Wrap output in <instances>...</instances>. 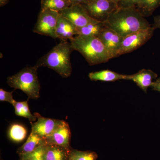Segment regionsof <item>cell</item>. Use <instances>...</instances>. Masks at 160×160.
I'll list each match as a JSON object with an SVG mask.
<instances>
[{
    "label": "cell",
    "mask_w": 160,
    "mask_h": 160,
    "mask_svg": "<svg viewBox=\"0 0 160 160\" xmlns=\"http://www.w3.org/2000/svg\"><path fill=\"white\" fill-rule=\"evenodd\" d=\"M105 23L106 27L123 38L151 26L135 8L118 7L112 12Z\"/></svg>",
    "instance_id": "obj_1"
},
{
    "label": "cell",
    "mask_w": 160,
    "mask_h": 160,
    "mask_svg": "<svg viewBox=\"0 0 160 160\" xmlns=\"http://www.w3.org/2000/svg\"><path fill=\"white\" fill-rule=\"evenodd\" d=\"M69 41L72 49L79 52L90 66L106 63L112 58L102 41L96 37L78 35Z\"/></svg>",
    "instance_id": "obj_2"
},
{
    "label": "cell",
    "mask_w": 160,
    "mask_h": 160,
    "mask_svg": "<svg viewBox=\"0 0 160 160\" xmlns=\"http://www.w3.org/2000/svg\"><path fill=\"white\" fill-rule=\"evenodd\" d=\"M73 51L70 42L61 40L51 50L38 60L36 66L52 69L63 78L71 76L72 72L70 55Z\"/></svg>",
    "instance_id": "obj_3"
},
{
    "label": "cell",
    "mask_w": 160,
    "mask_h": 160,
    "mask_svg": "<svg viewBox=\"0 0 160 160\" xmlns=\"http://www.w3.org/2000/svg\"><path fill=\"white\" fill-rule=\"evenodd\" d=\"M38 67L36 65L24 68L16 74L7 78V83L14 89H20L28 98L38 100L40 98L41 85L38 75Z\"/></svg>",
    "instance_id": "obj_4"
},
{
    "label": "cell",
    "mask_w": 160,
    "mask_h": 160,
    "mask_svg": "<svg viewBox=\"0 0 160 160\" xmlns=\"http://www.w3.org/2000/svg\"><path fill=\"white\" fill-rule=\"evenodd\" d=\"M59 12L48 9H41L33 31L38 34L58 38L56 33Z\"/></svg>",
    "instance_id": "obj_5"
},
{
    "label": "cell",
    "mask_w": 160,
    "mask_h": 160,
    "mask_svg": "<svg viewBox=\"0 0 160 160\" xmlns=\"http://www.w3.org/2000/svg\"><path fill=\"white\" fill-rule=\"evenodd\" d=\"M155 29L151 26L123 38L118 57L134 51L146 44L152 37Z\"/></svg>",
    "instance_id": "obj_6"
},
{
    "label": "cell",
    "mask_w": 160,
    "mask_h": 160,
    "mask_svg": "<svg viewBox=\"0 0 160 160\" xmlns=\"http://www.w3.org/2000/svg\"><path fill=\"white\" fill-rule=\"evenodd\" d=\"M82 5L91 18L102 22H105L112 12L118 8L117 3L110 0H89Z\"/></svg>",
    "instance_id": "obj_7"
},
{
    "label": "cell",
    "mask_w": 160,
    "mask_h": 160,
    "mask_svg": "<svg viewBox=\"0 0 160 160\" xmlns=\"http://www.w3.org/2000/svg\"><path fill=\"white\" fill-rule=\"evenodd\" d=\"M59 13L77 27H82L91 23L99 22L91 18L82 4L71 5Z\"/></svg>",
    "instance_id": "obj_8"
},
{
    "label": "cell",
    "mask_w": 160,
    "mask_h": 160,
    "mask_svg": "<svg viewBox=\"0 0 160 160\" xmlns=\"http://www.w3.org/2000/svg\"><path fill=\"white\" fill-rule=\"evenodd\" d=\"M34 115L36 117L37 121L31 122V131L44 139L52 134L63 121L45 118L38 112H35Z\"/></svg>",
    "instance_id": "obj_9"
},
{
    "label": "cell",
    "mask_w": 160,
    "mask_h": 160,
    "mask_svg": "<svg viewBox=\"0 0 160 160\" xmlns=\"http://www.w3.org/2000/svg\"><path fill=\"white\" fill-rule=\"evenodd\" d=\"M71 136L69 124L63 121L57 129L45 139L47 145H57L70 150Z\"/></svg>",
    "instance_id": "obj_10"
},
{
    "label": "cell",
    "mask_w": 160,
    "mask_h": 160,
    "mask_svg": "<svg viewBox=\"0 0 160 160\" xmlns=\"http://www.w3.org/2000/svg\"><path fill=\"white\" fill-rule=\"evenodd\" d=\"M98 38L102 41L112 58L118 57V52L123 38L122 37L106 26Z\"/></svg>",
    "instance_id": "obj_11"
},
{
    "label": "cell",
    "mask_w": 160,
    "mask_h": 160,
    "mask_svg": "<svg viewBox=\"0 0 160 160\" xmlns=\"http://www.w3.org/2000/svg\"><path fill=\"white\" fill-rule=\"evenodd\" d=\"M158 75L150 69H142L132 75H126V80L134 82L145 92L151 87L153 80L156 79Z\"/></svg>",
    "instance_id": "obj_12"
},
{
    "label": "cell",
    "mask_w": 160,
    "mask_h": 160,
    "mask_svg": "<svg viewBox=\"0 0 160 160\" xmlns=\"http://www.w3.org/2000/svg\"><path fill=\"white\" fill-rule=\"evenodd\" d=\"M56 33L58 38L67 41L77 35V27L60 13L57 23Z\"/></svg>",
    "instance_id": "obj_13"
},
{
    "label": "cell",
    "mask_w": 160,
    "mask_h": 160,
    "mask_svg": "<svg viewBox=\"0 0 160 160\" xmlns=\"http://www.w3.org/2000/svg\"><path fill=\"white\" fill-rule=\"evenodd\" d=\"M71 149L62 146L54 145H46L43 154L44 160H69Z\"/></svg>",
    "instance_id": "obj_14"
},
{
    "label": "cell",
    "mask_w": 160,
    "mask_h": 160,
    "mask_svg": "<svg viewBox=\"0 0 160 160\" xmlns=\"http://www.w3.org/2000/svg\"><path fill=\"white\" fill-rule=\"evenodd\" d=\"M47 145L44 139L31 131L25 144L18 149L17 153L19 155L29 153L41 146Z\"/></svg>",
    "instance_id": "obj_15"
},
{
    "label": "cell",
    "mask_w": 160,
    "mask_h": 160,
    "mask_svg": "<svg viewBox=\"0 0 160 160\" xmlns=\"http://www.w3.org/2000/svg\"><path fill=\"white\" fill-rule=\"evenodd\" d=\"M89 77L92 81L114 82L120 80H126V75L119 74L111 70H103L89 73Z\"/></svg>",
    "instance_id": "obj_16"
},
{
    "label": "cell",
    "mask_w": 160,
    "mask_h": 160,
    "mask_svg": "<svg viewBox=\"0 0 160 160\" xmlns=\"http://www.w3.org/2000/svg\"><path fill=\"white\" fill-rule=\"evenodd\" d=\"M27 130L26 127L19 123H13L9 126L8 136L9 139L15 143H20L26 139Z\"/></svg>",
    "instance_id": "obj_17"
},
{
    "label": "cell",
    "mask_w": 160,
    "mask_h": 160,
    "mask_svg": "<svg viewBox=\"0 0 160 160\" xmlns=\"http://www.w3.org/2000/svg\"><path fill=\"white\" fill-rule=\"evenodd\" d=\"M106 27L105 22L91 23L83 27H77V35L92 36L98 38Z\"/></svg>",
    "instance_id": "obj_18"
},
{
    "label": "cell",
    "mask_w": 160,
    "mask_h": 160,
    "mask_svg": "<svg viewBox=\"0 0 160 160\" xmlns=\"http://www.w3.org/2000/svg\"><path fill=\"white\" fill-rule=\"evenodd\" d=\"M29 99L24 102H18L15 101L12 104L14 107L15 113L16 115L28 119L31 122L36 121V117L32 114L28 105Z\"/></svg>",
    "instance_id": "obj_19"
},
{
    "label": "cell",
    "mask_w": 160,
    "mask_h": 160,
    "mask_svg": "<svg viewBox=\"0 0 160 160\" xmlns=\"http://www.w3.org/2000/svg\"><path fill=\"white\" fill-rule=\"evenodd\" d=\"M41 9H48L60 12L70 7L71 3L69 0H41Z\"/></svg>",
    "instance_id": "obj_20"
},
{
    "label": "cell",
    "mask_w": 160,
    "mask_h": 160,
    "mask_svg": "<svg viewBox=\"0 0 160 160\" xmlns=\"http://www.w3.org/2000/svg\"><path fill=\"white\" fill-rule=\"evenodd\" d=\"M160 6V0H142L136 9L144 16L151 15Z\"/></svg>",
    "instance_id": "obj_21"
},
{
    "label": "cell",
    "mask_w": 160,
    "mask_h": 160,
    "mask_svg": "<svg viewBox=\"0 0 160 160\" xmlns=\"http://www.w3.org/2000/svg\"><path fill=\"white\" fill-rule=\"evenodd\" d=\"M97 158V154L94 152L71 149L69 153V160H96Z\"/></svg>",
    "instance_id": "obj_22"
},
{
    "label": "cell",
    "mask_w": 160,
    "mask_h": 160,
    "mask_svg": "<svg viewBox=\"0 0 160 160\" xmlns=\"http://www.w3.org/2000/svg\"><path fill=\"white\" fill-rule=\"evenodd\" d=\"M142 0H120L118 3L119 8H136Z\"/></svg>",
    "instance_id": "obj_23"
},
{
    "label": "cell",
    "mask_w": 160,
    "mask_h": 160,
    "mask_svg": "<svg viewBox=\"0 0 160 160\" xmlns=\"http://www.w3.org/2000/svg\"><path fill=\"white\" fill-rule=\"evenodd\" d=\"M13 91L8 92L1 88L0 89V101L8 102L12 105L15 100L13 99L12 93Z\"/></svg>",
    "instance_id": "obj_24"
},
{
    "label": "cell",
    "mask_w": 160,
    "mask_h": 160,
    "mask_svg": "<svg viewBox=\"0 0 160 160\" xmlns=\"http://www.w3.org/2000/svg\"><path fill=\"white\" fill-rule=\"evenodd\" d=\"M151 87H152L153 90L160 92V78L157 79L155 82H153Z\"/></svg>",
    "instance_id": "obj_25"
},
{
    "label": "cell",
    "mask_w": 160,
    "mask_h": 160,
    "mask_svg": "<svg viewBox=\"0 0 160 160\" xmlns=\"http://www.w3.org/2000/svg\"><path fill=\"white\" fill-rule=\"evenodd\" d=\"M154 23L153 26L155 29H160V15L155 17L154 18Z\"/></svg>",
    "instance_id": "obj_26"
},
{
    "label": "cell",
    "mask_w": 160,
    "mask_h": 160,
    "mask_svg": "<svg viewBox=\"0 0 160 160\" xmlns=\"http://www.w3.org/2000/svg\"><path fill=\"white\" fill-rule=\"evenodd\" d=\"M71 3V5L83 4L87 2L89 0H69Z\"/></svg>",
    "instance_id": "obj_27"
},
{
    "label": "cell",
    "mask_w": 160,
    "mask_h": 160,
    "mask_svg": "<svg viewBox=\"0 0 160 160\" xmlns=\"http://www.w3.org/2000/svg\"><path fill=\"white\" fill-rule=\"evenodd\" d=\"M9 0H0V6L2 7V6H5L9 2Z\"/></svg>",
    "instance_id": "obj_28"
},
{
    "label": "cell",
    "mask_w": 160,
    "mask_h": 160,
    "mask_svg": "<svg viewBox=\"0 0 160 160\" xmlns=\"http://www.w3.org/2000/svg\"><path fill=\"white\" fill-rule=\"evenodd\" d=\"M23 160H44V159H43V157H42L31 158Z\"/></svg>",
    "instance_id": "obj_29"
},
{
    "label": "cell",
    "mask_w": 160,
    "mask_h": 160,
    "mask_svg": "<svg viewBox=\"0 0 160 160\" xmlns=\"http://www.w3.org/2000/svg\"><path fill=\"white\" fill-rule=\"evenodd\" d=\"M110 1L115 2H116L118 4V2H119L120 0H110Z\"/></svg>",
    "instance_id": "obj_30"
}]
</instances>
